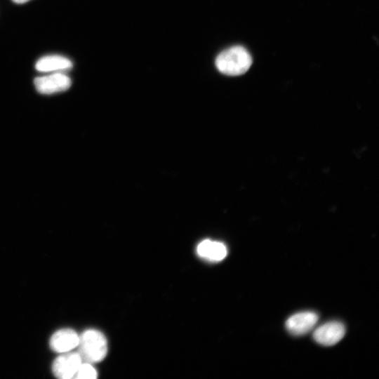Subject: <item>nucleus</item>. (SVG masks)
<instances>
[{
	"label": "nucleus",
	"mask_w": 379,
	"mask_h": 379,
	"mask_svg": "<svg viewBox=\"0 0 379 379\" xmlns=\"http://www.w3.org/2000/svg\"><path fill=\"white\" fill-rule=\"evenodd\" d=\"M82 361L78 352L61 353L53 362V373L61 379L74 378Z\"/></svg>",
	"instance_id": "3"
},
{
	"label": "nucleus",
	"mask_w": 379,
	"mask_h": 379,
	"mask_svg": "<svg viewBox=\"0 0 379 379\" xmlns=\"http://www.w3.org/2000/svg\"><path fill=\"white\" fill-rule=\"evenodd\" d=\"M72 62L67 58L58 55H46L37 60L36 70L41 72H60L71 69Z\"/></svg>",
	"instance_id": "8"
},
{
	"label": "nucleus",
	"mask_w": 379,
	"mask_h": 379,
	"mask_svg": "<svg viewBox=\"0 0 379 379\" xmlns=\"http://www.w3.org/2000/svg\"><path fill=\"white\" fill-rule=\"evenodd\" d=\"M98 377L97 371L91 364L86 362L81 363L79 367L74 378L79 379H95Z\"/></svg>",
	"instance_id": "10"
},
{
	"label": "nucleus",
	"mask_w": 379,
	"mask_h": 379,
	"mask_svg": "<svg viewBox=\"0 0 379 379\" xmlns=\"http://www.w3.org/2000/svg\"><path fill=\"white\" fill-rule=\"evenodd\" d=\"M13 2L16 4H25L30 0H12Z\"/></svg>",
	"instance_id": "11"
},
{
	"label": "nucleus",
	"mask_w": 379,
	"mask_h": 379,
	"mask_svg": "<svg viewBox=\"0 0 379 379\" xmlns=\"http://www.w3.org/2000/svg\"><path fill=\"white\" fill-rule=\"evenodd\" d=\"M82 361L92 364L102 361L107 352V341L102 333L87 329L79 335L77 347Z\"/></svg>",
	"instance_id": "2"
},
{
	"label": "nucleus",
	"mask_w": 379,
	"mask_h": 379,
	"mask_svg": "<svg viewBox=\"0 0 379 379\" xmlns=\"http://www.w3.org/2000/svg\"><path fill=\"white\" fill-rule=\"evenodd\" d=\"M318 319V314L314 312H300L288 317L285 326L290 333L294 335H302L311 331Z\"/></svg>",
	"instance_id": "6"
},
{
	"label": "nucleus",
	"mask_w": 379,
	"mask_h": 379,
	"mask_svg": "<svg viewBox=\"0 0 379 379\" xmlns=\"http://www.w3.org/2000/svg\"><path fill=\"white\" fill-rule=\"evenodd\" d=\"M198 255L211 261H220L227 253L226 246L220 241L205 239L197 248Z\"/></svg>",
	"instance_id": "9"
},
{
	"label": "nucleus",
	"mask_w": 379,
	"mask_h": 379,
	"mask_svg": "<svg viewBox=\"0 0 379 379\" xmlns=\"http://www.w3.org/2000/svg\"><path fill=\"white\" fill-rule=\"evenodd\" d=\"M345 334L344 324L340 321H332L317 327L313 333V338L321 345L331 346L338 343Z\"/></svg>",
	"instance_id": "5"
},
{
	"label": "nucleus",
	"mask_w": 379,
	"mask_h": 379,
	"mask_svg": "<svg viewBox=\"0 0 379 379\" xmlns=\"http://www.w3.org/2000/svg\"><path fill=\"white\" fill-rule=\"evenodd\" d=\"M252 64L248 51L240 46L230 47L222 51L215 59L218 70L226 75L239 76L244 74Z\"/></svg>",
	"instance_id": "1"
},
{
	"label": "nucleus",
	"mask_w": 379,
	"mask_h": 379,
	"mask_svg": "<svg viewBox=\"0 0 379 379\" xmlns=\"http://www.w3.org/2000/svg\"><path fill=\"white\" fill-rule=\"evenodd\" d=\"M79 335L72 328H62L53 333L49 340L51 349L58 353H65L76 348Z\"/></svg>",
	"instance_id": "7"
},
{
	"label": "nucleus",
	"mask_w": 379,
	"mask_h": 379,
	"mask_svg": "<svg viewBox=\"0 0 379 379\" xmlns=\"http://www.w3.org/2000/svg\"><path fill=\"white\" fill-rule=\"evenodd\" d=\"M36 89L41 94H53L67 91L71 86V79L62 72L36 77L34 80Z\"/></svg>",
	"instance_id": "4"
}]
</instances>
